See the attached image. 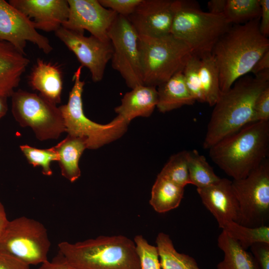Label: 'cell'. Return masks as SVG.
Here are the masks:
<instances>
[{"mask_svg": "<svg viewBox=\"0 0 269 269\" xmlns=\"http://www.w3.org/2000/svg\"><path fill=\"white\" fill-rule=\"evenodd\" d=\"M20 148L30 164L34 167H40L42 173L46 176L52 174L51 163L59 159L58 153L54 146L46 149H39L24 144L20 145Z\"/></svg>", "mask_w": 269, "mask_h": 269, "instance_id": "4dcf8cb0", "label": "cell"}, {"mask_svg": "<svg viewBox=\"0 0 269 269\" xmlns=\"http://www.w3.org/2000/svg\"><path fill=\"white\" fill-rule=\"evenodd\" d=\"M38 269H78L70 264L63 256L58 253L51 261L41 264Z\"/></svg>", "mask_w": 269, "mask_h": 269, "instance_id": "f35d334b", "label": "cell"}, {"mask_svg": "<svg viewBox=\"0 0 269 269\" xmlns=\"http://www.w3.org/2000/svg\"><path fill=\"white\" fill-rule=\"evenodd\" d=\"M269 121V86L257 98L254 107L253 123Z\"/></svg>", "mask_w": 269, "mask_h": 269, "instance_id": "e575fe53", "label": "cell"}, {"mask_svg": "<svg viewBox=\"0 0 269 269\" xmlns=\"http://www.w3.org/2000/svg\"><path fill=\"white\" fill-rule=\"evenodd\" d=\"M226 0H211L208 2L209 12L215 14H223Z\"/></svg>", "mask_w": 269, "mask_h": 269, "instance_id": "60d3db41", "label": "cell"}, {"mask_svg": "<svg viewBox=\"0 0 269 269\" xmlns=\"http://www.w3.org/2000/svg\"><path fill=\"white\" fill-rule=\"evenodd\" d=\"M218 246L223 252L224 257L217 265V269H260L252 254L223 230L218 237Z\"/></svg>", "mask_w": 269, "mask_h": 269, "instance_id": "603a6c76", "label": "cell"}, {"mask_svg": "<svg viewBox=\"0 0 269 269\" xmlns=\"http://www.w3.org/2000/svg\"><path fill=\"white\" fill-rule=\"evenodd\" d=\"M261 13L260 18L259 28L265 37L269 36V0H260Z\"/></svg>", "mask_w": 269, "mask_h": 269, "instance_id": "74e56055", "label": "cell"}, {"mask_svg": "<svg viewBox=\"0 0 269 269\" xmlns=\"http://www.w3.org/2000/svg\"><path fill=\"white\" fill-rule=\"evenodd\" d=\"M239 206L238 223L249 227L267 226L269 219V161H263L247 177L233 179Z\"/></svg>", "mask_w": 269, "mask_h": 269, "instance_id": "30bf717a", "label": "cell"}, {"mask_svg": "<svg viewBox=\"0 0 269 269\" xmlns=\"http://www.w3.org/2000/svg\"><path fill=\"white\" fill-rule=\"evenodd\" d=\"M184 187L159 175L152 187L149 204L159 213L178 207L183 197Z\"/></svg>", "mask_w": 269, "mask_h": 269, "instance_id": "cb8c5ba5", "label": "cell"}, {"mask_svg": "<svg viewBox=\"0 0 269 269\" xmlns=\"http://www.w3.org/2000/svg\"><path fill=\"white\" fill-rule=\"evenodd\" d=\"M69 15L62 27L84 34L87 30L91 35L110 42L108 32L118 14L103 6L98 0H67Z\"/></svg>", "mask_w": 269, "mask_h": 269, "instance_id": "4fadbf2b", "label": "cell"}, {"mask_svg": "<svg viewBox=\"0 0 269 269\" xmlns=\"http://www.w3.org/2000/svg\"><path fill=\"white\" fill-rule=\"evenodd\" d=\"M140 269H161L157 247L149 244L141 235L134 238Z\"/></svg>", "mask_w": 269, "mask_h": 269, "instance_id": "d6a6232c", "label": "cell"}, {"mask_svg": "<svg viewBox=\"0 0 269 269\" xmlns=\"http://www.w3.org/2000/svg\"><path fill=\"white\" fill-rule=\"evenodd\" d=\"M8 3L27 17L36 29L55 32L68 17L67 0H9Z\"/></svg>", "mask_w": 269, "mask_h": 269, "instance_id": "2e32d148", "label": "cell"}, {"mask_svg": "<svg viewBox=\"0 0 269 269\" xmlns=\"http://www.w3.org/2000/svg\"><path fill=\"white\" fill-rule=\"evenodd\" d=\"M30 62L12 45L0 41V96L11 97Z\"/></svg>", "mask_w": 269, "mask_h": 269, "instance_id": "ac0fdd59", "label": "cell"}, {"mask_svg": "<svg viewBox=\"0 0 269 269\" xmlns=\"http://www.w3.org/2000/svg\"><path fill=\"white\" fill-rule=\"evenodd\" d=\"M7 98L0 96V120L6 114L8 110Z\"/></svg>", "mask_w": 269, "mask_h": 269, "instance_id": "7bdbcfd3", "label": "cell"}, {"mask_svg": "<svg viewBox=\"0 0 269 269\" xmlns=\"http://www.w3.org/2000/svg\"><path fill=\"white\" fill-rule=\"evenodd\" d=\"M157 87L156 107L160 112L164 113L185 105H192L196 102L186 85L182 71Z\"/></svg>", "mask_w": 269, "mask_h": 269, "instance_id": "44dd1931", "label": "cell"}, {"mask_svg": "<svg viewBox=\"0 0 269 269\" xmlns=\"http://www.w3.org/2000/svg\"><path fill=\"white\" fill-rule=\"evenodd\" d=\"M82 66L74 72L73 86L66 104L59 107L62 114L65 132L68 135L83 139L88 149H96L122 136L127 132L128 124L117 116L107 124L94 122L85 115L82 93L85 84L81 79Z\"/></svg>", "mask_w": 269, "mask_h": 269, "instance_id": "8992f818", "label": "cell"}, {"mask_svg": "<svg viewBox=\"0 0 269 269\" xmlns=\"http://www.w3.org/2000/svg\"><path fill=\"white\" fill-rule=\"evenodd\" d=\"M0 41L9 43L25 55L27 41L45 54L53 49L48 39L37 31L30 20L4 0H0Z\"/></svg>", "mask_w": 269, "mask_h": 269, "instance_id": "5bb4252c", "label": "cell"}, {"mask_svg": "<svg viewBox=\"0 0 269 269\" xmlns=\"http://www.w3.org/2000/svg\"><path fill=\"white\" fill-rule=\"evenodd\" d=\"M176 0H141L127 17L138 35L160 37L170 33Z\"/></svg>", "mask_w": 269, "mask_h": 269, "instance_id": "9a60e30c", "label": "cell"}, {"mask_svg": "<svg viewBox=\"0 0 269 269\" xmlns=\"http://www.w3.org/2000/svg\"><path fill=\"white\" fill-rule=\"evenodd\" d=\"M227 235L237 241L245 250L258 242L269 243V227H249L235 221H230L222 227Z\"/></svg>", "mask_w": 269, "mask_h": 269, "instance_id": "f1b7e54d", "label": "cell"}, {"mask_svg": "<svg viewBox=\"0 0 269 269\" xmlns=\"http://www.w3.org/2000/svg\"><path fill=\"white\" fill-rule=\"evenodd\" d=\"M50 247L44 225L25 216L9 221L0 236V254L12 256L30 266L48 261Z\"/></svg>", "mask_w": 269, "mask_h": 269, "instance_id": "ba28073f", "label": "cell"}, {"mask_svg": "<svg viewBox=\"0 0 269 269\" xmlns=\"http://www.w3.org/2000/svg\"><path fill=\"white\" fill-rule=\"evenodd\" d=\"M157 100L156 87L138 85L125 94L115 111L129 124L137 117H149L156 107Z\"/></svg>", "mask_w": 269, "mask_h": 269, "instance_id": "ffe728a7", "label": "cell"}, {"mask_svg": "<svg viewBox=\"0 0 269 269\" xmlns=\"http://www.w3.org/2000/svg\"><path fill=\"white\" fill-rule=\"evenodd\" d=\"M59 253L78 269H140L134 241L123 235L60 242Z\"/></svg>", "mask_w": 269, "mask_h": 269, "instance_id": "277c9868", "label": "cell"}, {"mask_svg": "<svg viewBox=\"0 0 269 269\" xmlns=\"http://www.w3.org/2000/svg\"><path fill=\"white\" fill-rule=\"evenodd\" d=\"M200 64L199 56L192 53L186 62L182 74L186 85L195 100L205 103L200 81Z\"/></svg>", "mask_w": 269, "mask_h": 269, "instance_id": "1f68e13d", "label": "cell"}, {"mask_svg": "<svg viewBox=\"0 0 269 269\" xmlns=\"http://www.w3.org/2000/svg\"><path fill=\"white\" fill-rule=\"evenodd\" d=\"M55 35L76 55L82 67H87L94 82L101 81L106 65L111 59L113 47L111 42H104L91 35L67 29L62 26Z\"/></svg>", "mask_w": 269, "mask_h": 269, "instance_id": "7c38bea8", "label": "cell"}, {"mask_svg": "<svg viewBox=\"0 0 269 269\" xmlns=\"http://www.w3.org/2000/svg\"><path fill=\"white\" fill-rule=\"evenodd\" d=\"M211 159L233 179L247 177L269 154V121L251 123L209 149Z\"/></svg>", "mask_w": 269, "mask_h": 269, "instance_id": "3957f363", "label": "cell"}, {"mask_svg": "<svg viewBox=\"0 0 269 269\" xmlns=\"http://www.w3.org/2000/svg\"><path fill=\"white\" fill-rule=\"evenodd\" d=\"M223 14L203 11L197 1L176 0L170 33L201 56L211 53L219 39L230 27Z\"/></svg>", "mask_w": 269, "mask_h": 269, "instance_id": "5b68a950", "label": "cell"}, {"mask_svg": "<svg viewBox=\"0 0 269 269\" xmlns=\"http://www.w3.org/2000/svg\"><path fill=\"white\" fill-rule=\"evenodd\" d=\"M187 158L190 182L197 188L208 186L221 178L214 172L205 157L196 149L187 151Z\"/></svg>", "mask_w": 269, "mask_h": 269, "instance_id": "4316f807", "label": "cell"}, {"mask_svg": "<svg viewBox=\"0 0 269 269\" xmlns=\"http://www.w3.org/2000/svg\"><path fill=\"white\" fill-rule=\"evenodd\" d=\"M62 70L59 66L37 58L28 77L31 88L57 105L61 102L63 89Z\"/></svg>", "mask_w": 269, "mask_h": 269, "instance_id": "d6986e66", "label": "cell"}, {"mask_svg": "<svg viewBox=\"0 0 269 269\" xmlns=\"http://www.w3.org/2000/svg\"><path fill=\"white\" fill-rule=\"evenodd\" d=\"M197 191L203 205L216 219L219 228L230 221L238 223L239 206L232 181L221 178L208 186L197 188Z\"/></svg>", "mask_w": 269, "mask_h": 269, "instance_id": "e0dca14e", "label": "cell"}, {"mask_svg": "<svg viewBox=\"0 0 269 269\" xmlns=\"http://www.w3.org/2000/svg\"><path fill=\"white\" fill-rule=\"evenodd\" d=\"M187 155V150L172 155L158 175L183 187L191 184Z\"/></svg>", "mask_w": 269, "mask_h": 269, "instance_id": "f546056e", "label": "cell"}, {"mask_svg": "<svg viewBox=\"0 0 269 269\" xmlns=\"http://www.w3.org/2000/svg\"><path fill=\"white\" fill-rule=\"evenodd\" d=\"M267 70H269V50L259 59L250 72L255 76Z\"/></svg>", "mask_w": 269, "mask_h": 269, "instance_id": "ab89813d", "label": "cell"}, {"mask_svg": "<svg viewBox=\"0 0 269 269\" xmlns=\"http://www.w3.org/2000/svg\"><path fill=\"white\" fill-rule=\"evenodd\" d=\"M54 147L58 155V161L62 175L70 182H75L81 176L79 162L84 151L87 148L85 141L68 135Z\"/></svg>", "mask_w": 269, "mask_h": 269, "instance_id": "7402d4cb", "label": "cell"}, {"mask_svg": "<svg viewBox=\"0 0 269 269\" xmlns=\"http://www.w3.org/2000/svg\"><path fill=\"white\" fill-rule=\"evenodd\" d=\"M0 269H30V265L12 256L0 254Z\"/></svg>", "mask_w": 269, "mask_h": 269, "instance_id": "8d00e7d4", "label": "cell"}, {"mask_svg": "<svg viewBox=\"0 0 269 269\" xmlns=\"http://www.w3.org/2000/svg\"><path fill=\"white\" fill-rule=\"evenodd\" d=\"M269 86V70L254 76H244L227 91L221 93L213 106L203 147L213 145L253 123L255 101Z\"/></svg>", "mask_w": 269, "mask_h": 269, "instance_id": "6da1fadb", "label": "cell"}, {"mask_svg": "<svg viewBox=\"0 0 269 269\" xmlns=\"http://www.w3.org/2000/svg\"><path fill=\"white\" fill-rule=\"evenodd\" d=\"M260 0H226L223 15L231 25L245 24L260 17Z\"/></svg>", "mask_w": 269, "mask_h": 269, "instance_id": "83f0119b", "label": "cell"}, {"mask_svg": "<svg viewBox=\"0 0 269 269\" xmlns=\"http://www.w3.org/2000/svg\"><path fill=\"white\" fill-rule=\"evenodd\" d=\"M155 243L161 269H200L193 258L176 250L168 235L159 233Z\"/></svg>", "mask_w": 269, "mask_h": 269, "instance_id": "d4e9b609", "label": "cell"}, {"mask_svg": "<svg viewBox=\"0 0 269 269\" xmlns=\"http://www.w3.org/2000/svg\"><path fill=\"white\" fill-rule=\"evenodd\" d=\"M11 112L23 127H29L40 140L58 138L65 132L63 117L57 105L40 95L19 89L11 96Z\"/></svg>", "mask_w": 269, "mask_h": 269, "instance_id": "9c48e42d", "label": "cell"}, {"mask_svg": "<svg viewBox=\"0 0 269 269\" xmlns=\"http://www.w3.org/2000/svg\"><path fill=\"white\" fill-rule=\"evenodd\" d=\"M108 35L113 47L111 60L113 69L119 72L130 88L143 85L138 48V35L127 17L118 14Z\"/></svg>", "mask_w": 269, "mask_h": 269, "instance_id": "8fae6325", "label": "cell"}, {"mask_svg": "<svg viewBox=\"0 0 269 269\" xmlns=\"http://www.w3.org/2000/svg\"><path fill=\"white\" fill-rule=\"evenodd\" d=\"M250 248L260 269H269V243H256Z\"/></svg>", "mask_w": 269, "mask_h": 269, "instance_id": "d590c367", "label": "cell"}, {"mask_svg": "<svg viewBox=\"0 0 269 269\" xmlns=\"http://www.w3.org/2000/svg\"><path fill=\"white\" fill-rule=\"evenodd\" d=\"M260 18L231 25L214 45L211 54L218 68L221 93L228 91L238 79L250 72L269 50V39L260 30Z\"/></svg>", "mask_w": 269, "mask_h": 269, "instance_id": "7a4b0ae2", "label": "cell"}, {"mask_svg": "<svg viewBox=\"0 0 269 269\" xmlns=\"http://www.w3.org/2000/svg\"><path fill=\"white\" fill-rule=\"evenodd\" d=\"M8 221L4 206L0 201V236L4 230Z\"/></svg>", "mask_w": 269, "mask_h": 269, "instance_id": "b9f144b4", "label": "cell"}, {"mask_svg": "<svg viewBox=\"0 0 269 269\" xmlns=\"http://www.w3.org/2000/svg\"><path fill=\"white\" fill-rule=\"evenodd\" d=\"M143 84L157 87L183 71L190 55L189 47L171 33L160 37L138 35Z\"/></svg>", "mask_w": 269, "mask_h": 269, "instance_id": "52a82bcc", "label": "cell"}, {"mask_svg": "<svg viewBox=\"0 0 269 269\" xmlns=\"http://www.w3.org/2000/svg\"><path fill=\"white\" fill-rule=\"evenodd\" d=\"M199 75L205 103L213 107L221 94L218 68L211 53L199 56Z\"/></svg>", "mask_w": 269, "mask_h": 269, "instance_id": "484cf974", "label": "cell"}, {"mask_svg": "<svg viewBox=\"0 0 269 269\" xmlns=\"http://www.w3.org/2000/svg\"><path fill=\"white\" fill-rule=\"evenodd\" d=\"M104 7L126 17L131 14L141 0H98Z\"/></svg>", "mask_w": 269, "mask_h": 269, "instance_id": "836d02e7", "label": "cell"}]
</instances>
